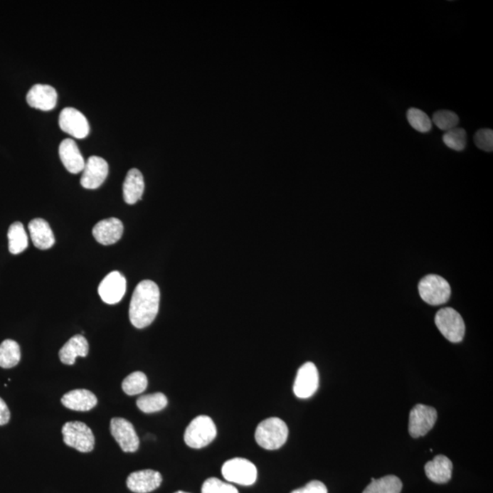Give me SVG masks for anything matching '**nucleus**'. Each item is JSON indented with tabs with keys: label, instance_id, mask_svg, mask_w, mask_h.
<instances>
[{
	"label": "nucleus",
	"instance_id": "1",
	"mask_svg": "<svg viewBox=\"0 0 493 493\" xmlns=\"http://www.w3.org/2000/svg\"><path fill=\"white\" fill-rule=\"evenodd\" d=\"M160 290L152 280H142L132 296L129 318L135 328L149 327L159 310Z\"/></svg>",
	"mask_w": 493,
	"mask_h": 493
},
{
	"label": "nucleus",
	"instance_id": "2",
	"mask_svg": "<svg viewBox=\"0 0 493 493\" xmlns=\"http://www.w3.org/2000/svg\"><path fill=\"white\" fill-rule=\"evenodd\" d=\"M288 434L285 421L279 418H270L258 425L255 440L263 449L275 450L285 444Z\"/></svg>",
	"mask_w": 493,
	"mask_h": 493
},
{
	"label": "nucleus",
	"instance_id": "3",
	"mask_svg": "<svg viewBox=\"0 0 493 493\" xmlns=\"http://www.w3.org/2000/svg\"><path fill=\"white\" fill-rule=\"evenodd\" d=\"M217 436V428L213 420L208 415H198L186 428L184 440L192 449L207 447Z\"/></svg>",
	"mask_w": 493,
	"mask_h": 493
},
{
	"label": "nucleus",
	"instance_id": "4",
	"mask_svg": "<svg viewBox=\"0 0 493 493\" xmlns=\"http://www.w3.org/2000/svg\"><path fill=\"white\" fill-rule=\"evenodd\" d=\"M64 443L80 452H91L95 440L92 431L85 423L80 421L67 422L61 430Z\"/></svg>",
	"mask_w": 493,
	"mask_h": 493
},
{
	"label": "nucleus",
	"instance_id": "5",
	"mask_svg": "<svg viewBox=\"0 0 493 493\" xmlns=\"http://www.w3.org/2000/svg\"><path fill=\"white\" fill-rule=\"evenodd\" d=\"M418 292L424 302L437 306L449 301L451 288L449 282L442 277L430 274L420 280Z\"/></svg>",
	"mask_w": 493,
	"mask_h": 493
},
{
	"label": "nucleus",
	"instance_id": "6",
	"mask_svg": "<svg viewBox=\"0 0 493 493\" xmlns=\"http://www.w3.org/2000/svg\"><path fill=\"white\" fill-rule=\"evenodd\" d=\"M438 330L451 343H460L465 334V324L462 315L452 308H443L435 317Z\"/></svg>",
	"mask_w": 493,
	"mask_h": 493
},
{
	"label": "nucleus",
	"instance_id": "7",
	"mask_svg": "<svg viewBox=\"0 0 493 493\" xmlns=\"http://www.w3.org/2000/svg\"><path fill=\"white\" fill-rule=\"evenodd\" d=\"M222 475L226 481L243 486H250L257 479V469L250 460L235 457L228 460L222 467Z\"/></svg>",
	"mask_w": 493,
	"mask_h": 493
},
{
	"label": "nucleus",
	"instance_id": "8",
	"mask_svg": "<svg viewBox=\"0 0 493 493\" xmlns=\"http://www.w3.org/2000/svg\"><path fill=\"white\" fill-rule=\"evenodd\" d=\"M437 418L434 408L421 404L415 405L409 414V434L415 438L425 436L434 427Z\"/></svg>",
	"mask_w": 493,
	"mask_h": 493
},
{
	"label": "nucleus",
	"instance_id": "9",
	"mask_svg": "<svg viewBox=\"0 0 493 493\" xmlns=\"http://www.w3.org/2000/svg\"><path fill=\"white\" fill-rule=\"evenodd\" d=\"M112 436L124 452H135L139 447V438L135 433L133 424L122 418H114L111 420Z\"/></svg>",
	"mask_w": 493,
	"mask_h": 493
},
{
	"label": "nucleus",
	"instance_id": "10",
	"mask_svg": "<svg viewBox=\"0 0 493 493\" xmlns=\"http://www.w3.org/2000/svg\"><path fill=\"white\" fill-rule=\"evenodd\" d=\"M61 130L77 139L88 137L90 125L85 115L75 108L68 107L61 111L59 118Z\"/></svg>",
	"mask_w": 493,
	"mask_h": 493
},
{
	"label": "nucleus",
	"instance_id": "11",
	"mask_svg": "<svg viewBox=\"0 0 493 493\" xmlns=\"http://www.w3.org/2000/svg\"><path fill=\"white\" fill-rule=\"evenodd\" d=\"M319 388V373L314 363H305L299 367L296 376L293 392L297 398H311Z\"/></svg>",
	"mask_w": 493,
	"mask_h": 493
},
{
	"label": "nucleus",
	"instance_id": "12",
	"mask_svg": "<svg viewBox=\"0 0 493 493\" xmlns=\"http://www.w3.org/2000/svg\"><path fill=\"white\" fill-rule=\"evenodd\" d=\"M108 173V163L104 159L95 156L89 157L83 170L80 185L86 189H98L107 179Z\"/></svg>",
	"mask_w": 493,
	"mask_h": 493
},
{
	"label": "nucleus",
	"instance_id": "13",
	"mask_svg": "<svg viewBox=\"0 0 493 493\" xmlns=\"http://www.w3.org/2000/svg\"><path fill=\"white\" fill-rule=\"evenodd\" d=\"M127 292V280L119 272H112L106 275L98 287L100 297L107 304H116L121 302Z\"/></svg>",
	"mask_w": 493,
	"mask_h": 493
},
{
	"label": "nucleus",
	"instance_id": "14",
	"mask_svg": "<svg viewBox=\"0 0 493 493\" xmlns=\"http://www.w3.org/2000/svg\"><path fill=\"white\" fill-rule=\"evenodd\" d=\"M163 479L159 472L144 470L131 473L127 478V487L134 493H149L160 487Z\"/></svg>",
	"mask_w": 493,
	"mask_h": 493
},
{
	"label": "nucleus",
	"instance_id": "15",
	"mask_svg": "<svg viewBox=\"0 0 493 493\" xmlns=\"http://www.w3.org/2000/svg\"><path fill=\"white\" fill-rule=\"evenodd\" d=\"M124 225L120 219L110 218L98 222L92 228V235L100 244L108 246L121 240Z\"/></svg>",
	"mask_w": 493,
	"mask_h": 493
},
{
	"label": "nucleus",
	"instance_id": "16",
	"mask_svg": "<svg viewBox=\"0 0 493 493\" xmlns=\"http://www.w3.org/2000/svg\"><path fill=\"white\" fill-rule=\"evenodd\" d=\"M58 95L53 86L36 85L27 95V102L32 108L49 112L57 105Z\"/></svg>",
	"mask_w": 493,
	"mask_h": 493
},
{
	"label": "nucleus",
	"instance_id": "17",
	"mask_svg": "<svg viewBox=\"0 0 493 493\" xmlns=\"http://www.w3.org/2000/svg\"><path fill=\"white\" fill-rule=\"evenodd\" d=\"M59 154L61 162L70 173L83 172V169H85V161L75 142L70 139V138L61 142Z\"/></svg>",
	"mask_w": 493,
	"mask_h": 493
},
{
	"label": "nucleus",
	"instance_id": "18",
	"mask_svg": "<svg viewBox=\"0 0 493 493\" xmlns=\"http://www.w3.org/2000/svg\"><path fill=\"white\" fill-rule=\"evenodd\" d=\"M64 407L75 411H90L97 405L98 401L92 392L86 389H76L66 393L61 398Z\"/></svg>",
	"mask_w": 493,
	"mask_h": 493
},
{
	"label": "nucleus",
	"instance_id": "19",
	"mask_svg": "<svg viewBox=\"0 0 493 493\" xmlns=\"http://www.w3.org/2000/svg\"><path fill=\"white\" fill-rule=\"evenodd\" d=\"M32 243L40 250L51 249L55 243V237L49 223L43 218H34L28 224Z\"/></svg>",
	"mask_w": 493,
	"mask_h": 493
},
{
	"label": "nucleus",
	"instance_id": "20",
	"mask_svg": "<svg viewBox=\"0 0 493 493\" xmlns=\"http://www.w3.org/2000/svg\"><path fill=\"white\" fill-rule=\"evenodd\" d=\"M89 353V344L85 336L77 334L70 338L60 350L59 357L64 365L73 366L77 357H85Z\"/></svg>",
	"mask_w": 493,
	"mask_h": 493
},
{
	"label": "nucleus",
	"instance_id": "21",
	"mask_svg": "<svg viewBox=\"0 0 493 493\" xmlns=\"http://www.w3.org/2000/svg\"><path fill=\"white\" fill-rule=\"evenodd\" d=\"M144 191V176L140 171L137 169L129 170L122 186L125 203L128 205L135 204L141 201Z\"/></svg>",
	"mask_w": 493,
	"mask_h": 493
},
{
	"label": "nucleus",
	"instance_id": "22",
	"mask_svg": "<svg viewBox=\"0 0 493 493\" xmlns=\"http://www.w3.org/2000/svg\"><path fill=\"white\" fill-rule=\"evenodd\" d=\"M453 465L449 457L438 455L425 466V472L428 478L435 483H447L452 476Z\"/></svg>",
	"mask_w": 493,
	"mask_h": 493
},
{
	"label": "nucleus",
	"instance_id": "23",
	"mask_svg": "<svg viewBox=\"0 0 493 493\" xmlns=\"http://www.w3.org/2000/svg\"><path fill=\"white\" fill-rule=\"evenodd\" d=\"M9 253L17 255L27 249L28 245V235L26 233L23 224L15 222L9 227L8 232Z\"/></svg>",
	"mask_w": 493,
	"mask_h": 493
},
{
	"label": "nucleus",
	"instance_id": "24",
	"mask_svg": "<svg viewBox=\"0 0 493 493\" xmlns=\"http://www.w3.org/2000/svg\"><path fill=\"white\" fill-rule=\"evenodd\" d=\"M401 479L394 475H388L378 479H371V483L363 493H401L402 491Z\"/></svg>",
	"mask_w": 493,
	"mask_h": 493
},
{
	"label": "nucleus",
	"instance_id": "25",
	"mask_svg": "<svg viewBox=\"0 0 493 493\" xmlns=\"http://www.w3.org/2000/svg\"><path fill=\"white\" fill-rule=\"evenodd\" d=\"M21 347L17 341L8 339L0 344V367L5 369H12L21 361Z\"/></svg>",
	"mask_w": 493,
	"mask_h": 493
},
{
	"label": "nucleus",
	"instance_id": "26",
	"mask_svg": "<svg viewBox=\"0 0 493 493\" xmlns=\"http://www.w3.org/2000/svg\"><path fill=\"white\" fill-rule=\"evenodd\" d=\"M169 401L163 393L141 396L137 401V405L142 412L147 414L156 413L166 408Z\"/></svg>",
	"mask_w": 493,
	"mask_h": 493
},
{
	"label": "nucleus",
	"instance_id": "27",
	"mask_svg": "<svg viewBox=\"0 0 493 493\" xmlns=\"http://www.w3.org/2000/svg\"><path fill=\"white\" fill-rule=\"evenodd\" d=\"M148 385L147 376L143 372L137 371L124 378L122 388L128 396L139 395L146 391Z\"/></svg>",
	"mask_w": 493,
	"mask_h": 493
},
{
	"label": "nucleus",
	"instance_id": "28",
	"mask_svg": "<svg viewBox=\"0 0 493 493\" xmlns=\"http://www.w3.org/2000/svg\"><path fill=\"white\" fill-rule=\"evenodd\" d=\"M409 124L420 133H428L433 129V122L426 112L420 109L410 108L407 112Z\"/></svg>",
	"mask_w": 493,
	"mask_h": 493
},
{
	"label": "nucleus",
	"instance_id": "29",
	"mask_svg": "<svg viewBox=\"0 0 493 493\" xmlns=\"http://www.w3.org/2000/svg\"><path fill=\"white\" fill-rule=\"evenodd\" d=\"M443 143L450 149L463 151L467 146V133L463 128L455 127L445 132Z\"/></svg>",
	"mask_w": 493,
	"mask_h": 493
},
{
	"label": "nucleus",
	"instance_id": "30",
	"mask_svg": "<svg viewBox=\"0 0 493 493\" xmlns=\"http://www.w3.org/2000/svg\"><path fill=\"white\" fill-rule=\"evenodd\" d=\"M431 122H433L440 130L447 132L457 127L460 118L455 112L442 110L435 112Z\"/></svg>",
	"mask_w": 493,
	"mask_h": 493
},
{
	"label": "nucleus",
	"instance_id": "31",
	"mask_svg": "<svg viewBox=\"0 0 493 493\" xmlns=\"http://www.w3.org/2000/svg\"><path fill=\"white\" fill-rule=\"evenodd\" d=\"M202 493H238V492L230 483L222 482L217 478H209L203 483Z\"/></svg>",
	"mask_w": 493,
	"mask_h": 493
},
{
	"label": "nucleus",
	"instance_id": "32",
	"mask_svg": "<svg viewBox=\"0 0 493 493\" xmlns=\"http://www.w3.org/2000/svg\"><path fill=\"white\" fill-rule=\"evenodd\" d=\"M475 142L477 147L485 152H492L493 150V131L492 129H479L475 135Z\"/></svg>",
	"mask_w": 493,
	"mask_h": 493
},
{
	"label": "nucleus",
	"instance_id": "33",
	"mask_svg": "<svg viewBox=\"0 0 493 493\" xmlns=\"http://www.w3.org/2000/svg\"><path fill=\"white\" fill-rule=\"evenodd\" d=\"M292 493H328L327 486L323 482L312 481L304 487L295 489Z\"/></svg>",
	"mask_w": 493,
	"mask_h": 493
},
{
	"label": "nucleus",
	"instance_id": "34",
	"mask_svg": "<svg viewBox=\"0 0 493 493\" xmlns=\"http://www.w3.org/2000/svg\"><path fill=\"white\" fill-rule=\"evenodd\" d=\"M11 420V411L6 403L0 398V426H4Z\"/></svg>",
	"mask_w": 493,
	"mask_h": 493
},
{
	"label": "nucleus",
	"instance_id": "35",
	"mask_svg": "<svg viewBox=\"0 0 493 493\" xmlns=\"http://www.w3.org/2000/svg\"><path fill=\"white\" fill-rule=\"evenodd\" d=\"M175 493H189V492H185L179 491V492H175Z\"/></svg>",
	"mask_w": 493,
	"mask_h": 493
}]
</instances>
